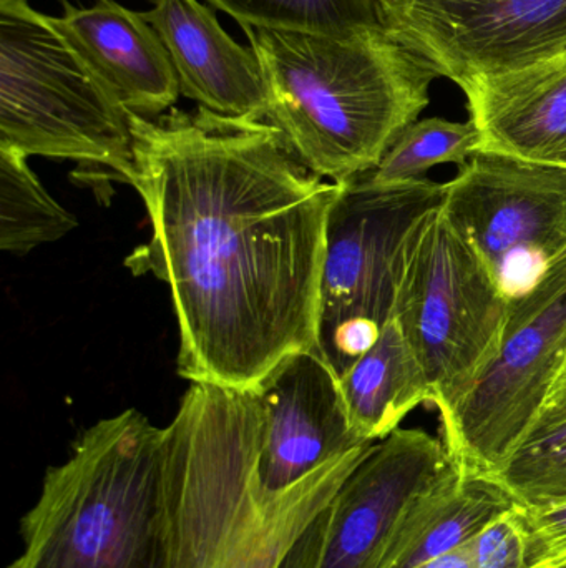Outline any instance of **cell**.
<instances>
[{
    "mask_svg": "<svg viewBox=\"0 0 566 568\" xmlns=\"http://www.w3.org/2000/svg\"><path fill=\"white\" fill-rule=\"evenodd\" d=\"M133 169L152 236L125 266L168 284L178 373L256 389L312 351L329 213L341 183L298 159L276 126L199 106L130 113Z\"/></svg>",
    "mask_w": 566,
    "mask_h": 568,
    "instance_id": "cell-1",
    "label": "cell"
},
{
    "mask_svg": "<svg viewBox=\"0 0 566 568\" xmlns=\"http://www.w3.org/2000/svg\"><path fill=\"white\" fill-rule=\"evenodd\" d=\"M261 439L258 390L192 383L166 426L168 568H278L372 447L271 493L259 479Z\"/></svg>",
    "mask_w": 566,
    "mask_h": 568,
    "instance_id": "cell-2",
    "label": "cell"
},
{
    "mask_svg": "<svg viewBox=\"0 0 566 568\" xmlns=\"http://www.w3.org/2000/svg\"><path fill=\"white\" fill-rule=\"evenodd\" d=\"M243 30L265 75L266 122L312 173L335 183L378 169L428 109L441 77L379 23L339 37Z\"/></svg>",
    "mask_w": 566,
    "mask_h": 568,
    "instance_id": "cell-3",
    "label": "cell"
},
{
    "mask_svg": "<svg viewBox=\"0 0 566 568\" xmlns=\"http://www.w3.org/2000/svg\"><path fill=\"white\" fill-rule=\"evenodd\" d=\"M7 568H168L166 427L136 409L99 420L49 467Z\"/></svg>",
    "mask_w": 566,
    "mask_h": 568,
    "instance_id": "cell-4",
    "label": "cell"
},
{
    "mask_svg": "<svg viewBox=\"0 0 566 568\" xmlns=\"http://www.w3.org/2000/svg\"><path fill=\"white\" fill-rule=\"evenodd\" d=\"M0 146L109 170L133 169L130 112L49 16L0 0Z\"/></svg>",
    "mask_w": 566,
    "mask_h": 568,
    "instance_id": "cell-5",
    "label": "cell"
},
{
    "mask_svg": "<svg viewBox=\"0 0 566 568\" xmlns=\"http://www.w3.org/2000/svg\"><path fill=\"white\" fill-rule=\"evenodd\" d=\"M444 183H341L329 213L316 353L339 377L394 316L409 246L442 205Z\"/></svg>",
    "mask_w": 566,
    "mask_h": 568,
    "instance_id": "cell-6",
    "label": "cell"
},
{
    "mask_svg": "<svg viewBox=\"0 0 566 568\" xmlns=\"http://www.w3.org/2000/svg\"><path fill=\"white\" fill-rule=\"evenodd\" d=\"M511 300L441 206L409 246L394 320L424 366L439 414L471 390L497 356Z\"/></svg>",
    "mask_w": 566,
    "mask_h": 568,
    "instance_id": "cell-7",
    "label": "cell"
},
{
    "mask_svg": "<svg viewBox=\"0 0 566 568\" xmlns=\"http://www.w3.org/2000/svg\"><path fill=\"white\" fill-rule=\"evenodd\" d=\"M566 371V255L511 300L497 356L451 409L441 439L462 473L492 476L531 437Z\"/></svg>",
    "mask_w": 566,
    "mask_h": 568,
    "instance_id": "cell-8",
    "label": "cell"
},
{
    "mask_svg": "<svg viewBox=\"0 0 566 568\" xmlns=\"http://www.w3.org/2000/svg\"><path fill=\"white\" fill-rule=\"evenodd\" d=\"M441 209L511 297L566 255V166L475 153Z\"/></svg>",
    "mask_w": 566,
    "mask_h": 568,
    "instance_id": "cell-9",
    "label": "cell"
},
{
    "mask_svg": "<svg viewBox=\"0 0 566 568\" xmlns=\"http://www.w3.org/2000/svg\"><path fill=\"white\" fill-rule=\"evenodd\" d=\"M379 26L457 87L566 57V0H374Z\"/></svg>",
    "mask_w": 566,
    "mask_h": 568,
    "instance_id": "cell-10",
    "label": "cell"
},
{
    "mask_svg": "<svg viewBox=\"0 0 566 568\" xmlns=\"http://www.w3.org/2000/svg\"><path fill=\"white\" fill-rule=\"evenodd\" d=\"M452 459L424 429H395L372 444L278 568H379L409 503Z\"/></svg>",
    "mask_w": 566,
    "mask_h": 568,
    "instance_id": "cell-11",
    "label": "cell"
},
{
    "mask_svg": "<svg viewBox=\"0 0 566 568\" xmlns=\"http://www.w3.org/2000/svg\"><path fill=\"white\" fill-rule=\"evenodd\" d=\"M263 404L258 473L281 493L359 447L339 389V376L316 351L291 354L256 387Z\"/></svg>",
    "mask_w": 566,
    "mask_h": 568,
    "instance_id": "cell-12",
    "label": "cell"
},
{
    "mask_svg": "<svg viewBox=\"0 0 566 568\" xmlns=\"http://www.w3.org/2000/svg\"><path fill=\"white\" fill-rule=\"evenodd\" d=\"M143 17L168 50L183 95L218 115L266 122L261 63L223 30L215 12L198 0H155Z\"/></svg>",
    "mask_w": 566,
    "mask_h": 568,
    "instance_id": "cell-13",
    "label": "cell"
},
{
    "mask_svg": "<svg viewBox=\"0 0 566 568\" xmlns=\"http://www.w3.org/2000/svg\"><path fill=\"white\" fill-rule=\"evenodd\" d=\"M50 20L130 113L153 119L175 105L182 93L175 67L143 13L115 0L63 2L62 16Z\"/></svg>",
    "mask_w": 566,
    "mask_h": 568,
    "instance_id": "cell-14",
    "label": "cell"
},
{
    "mask_svg": "<svg viewBox=\"0 0 566 568\" xmlns=\"http://www.w3.org/2000/svg\"><path fill=\"white\" fill-rule=\"evenodd\" d=\"M478 152L560 165L566 159V57L461 87Z\"/></svg>",
    "mask_w": 566,
    "mask_h": 568,
    "instance_id": "cell-15",
    "label": "cell"
},
{
    "mask_svg": "<svg viewBox=\"0 0 566 568\" xmlns=\"http://www.w3.org/2000/svg\"><path fill=\"white\" fill-rule=\"evenodd\" d=\"M515 507L497 480L462 473L452 463L409 503L379 568H415L469 546Z\"/></svg>",
    "mask_w": 566,
    "mask_h": 568,
    "instance_id": "cell-16",
    "label": "cell"
},
{
    "mask_svg": "<svg viewBox=\"0 0 566 568\" xmlns=\"http://www.w3.org/2000/svg\"><path fill=\"white\" fill-rule=\"evenodd\" d=\"M339 389L352 430L364 443L385 439L415 407L434 404L424 366L394 317L339 377Z\"/></svg>",
    "mask_w": 566,
    "mask_h": 568,
    "instance_id": "cell-17",
    "label": "cell"
},
{
    "mask_svg": "<svg viewBox=\"0 0 566 568\" xmlns=\"http://www.w3.org/2000/svg\"><path fill=\"white\" fill-rule=\"evenodd\" d=\"M27 159L0 146V248L19 256L63 239L79 225L43 189Z\"/></svg>",
    "mask_w": 566,
    "mask_h": 568,
    "instance_id": "cell-18",
    "label": "cell"
},
{
    "mask_svg": "<svg viewBox=\"0 0 566 568\" xmlns=\"http://www.w3.org/2000/svg\"><path fill=\"white\" fill-rule=\"evenodd\" d=\"M481 135L471 120H452L432 116L418 120L401 133L394 145L385 153L378 169L364 176L374 185H398L428 179L434 166L467 165L478 153Z\"/></svg>",
    "mask_w": 566,
    "mask_h": 568,
    "instance_id": "cell-19",
    "label": "cell"
},
{
    "mask_svg": "<svg viewBox=\"0 0 566 568\" xmlns=\"http://www.w3.org/2000/svg\"><path fill=\"white\" fill-rule=\"evenodd\" d=\"M243 29L349 36L378 26L374 0H208Z\"/></svg>",
    "mask_w": 566,
    "mask_h": 568,
    "instance_id": "cell-20",
    "label": "cell"
},
{
    "mask_svg": "<svg viewBox=\"0 0 566 568\" xmlns=\"http://www.w3.org/2000/svg\"><path fill=\"white\" fill-rule=\"evenodd\" d=\"M518 507L566 499V423L537 430L492 474Z\"/></svg>",
    "mask_w": 566,
    "mask_h": 568,
    "instance_id": "cell-21",
    "label": "cell"
},
{
    "mask_svg": "<svg viewBox=\"0 0 566 568\" xmlns=\"http://www.w3.org/2000/svg\"><path fill=\"white\" fill-rule=\"evenodd\" d=\"M517 510L527 536V568H566V499Z\"/></svg>",
    "mask_w": 566,
    "mask_h": 568,
    "instance_id": "cell-22",
    "label": "cell"
},
{
    "mask_svg": "<svg viewBox=\"0 0 566 568\" xmlns=\"http://www.w3.org/2000/svg\"><path fill=\"white\" fill-rule=\"evenodd\" d=\"M472 547L474 568H527V536L517 507L485 527Z\"/></svg>",
    "mask_w": 566,
    "mask_h": 568,
    "instance_id": "cell-23",
    "label": "cell"
},
{
    "mask_svg": "<svg viewBox=\"0 0 566 568\" xmlns=\"http://www.w3.org/2000/svg\"><path fill=\"white\" fill-rule=\"evenodd\" d=\"M562 423H566V371L555 389L552 390L550 399L547 400V406H545L544 413L541 414V419H538L534 433Z\"/></svg>",
    "mask_w": 566,
    "mask_h": 568,
    "instance_id": "cell-24",
    "label": "cell"
},
{
    "mask_svg": "<svg viewBox=\"0 0 566 568\" xmlns=\"http://www.w3.org/2000/svg\"><path fill=\"white\" fill-rule=\"evenodd\" d=\"M475 557L474 547L472 544L461 547V549L452 550V552L444 554V556L435 557V559L428 560L415 568H474Z\"/></svg>",
    "mask_w": 566,
    "mask_h": 568,
    "instance_id": "cell-25",
    "label": "cell"
},
{
    "mask_svg": "<svg viewBox=\"0 0 566 568\" xmlns=\"http://www.w3.org/2000/svg\"><path fill=\"white\" fill-rule=\"evenodd\" d=\"M560 166H566V159L560 163Z\"/></svg>",
    "mask_w": 566,
    "mask_h": 568,
    "instance_id": "cell-26",
    "label": "cell"
}]
</instances>
